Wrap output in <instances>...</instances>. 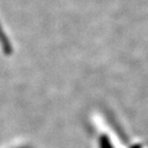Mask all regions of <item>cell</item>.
<instances>
[{
  "label": "cell",
  "mask_w": 148,
  "mask_h": 148,
  "mask_svg": "<svg viewBox=\"0 0 148 148\" xmlns=\"http://www.w3.org/2000/svg\"><path fill=\"white\" fill-rule=\"evenodd\" d=\"M99 144H100V148H113V145L111 143L110 139L107 136H105V135L100 137Z\"/></svg>",
  "instance_id": "1"
},
{
  "label": "cell",
  "mask_w": 148,
  "mask_h": 148,
  "mask_svg": "<svg viewBox=\"0 0 148 148\" xmlns=\"http://www.w3.org/2000/svg\"><path fill=\"white\" fill-rule=\"evenodd\" d=\"M133 148H141L140 146H135V147H133Z\"/></svg>",
  "instance_id": "2"
},
{
  "label": "cell",
  "mask_w": 148,
  "mask_h": 148,
  "mask_svg": "<svg viewBox=\"0 0 148 148\" xmlns=\"http://www.w3.org/2000/svg\"><path fill=\"white\" fill-rule=\"evenodd\" d=\"M22 148H28V147H22Z\"/></svg>",
  "instance_id": "3"
}]
</instances>
